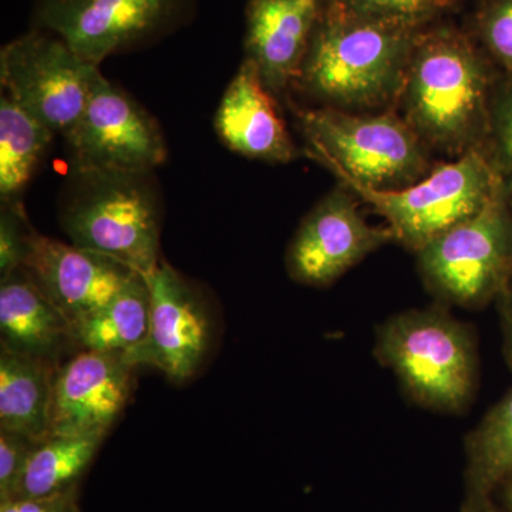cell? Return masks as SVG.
<instances>
[{
  "instance_id": "d4e9b609",
  "label": "cell",
  "mask_w": 512,
  "mask_h": 512,
  "mask_svg": "<svg viewBox=\"0 0 512 512\" xmlns=\"http://www.w3.org/2000/svg\"><path fill=\"white\" fill-rule=\"evenodd\" d=\"M480 35L488 53L512 80V0H491L485 6Z\"/></svg>"
},
{
  "instance_id": "f1b7e54d",
  "label": "cell",
  "mask_w": 512,
  "mask_h": 512,
  "mask_svg": "<svg viewBox=\"0 0 512 512\" xmlns=\"http://www.w3.org/2000/svg\"><path fill=\"white\" fill-rule=\"evenodd\" d=\"M495 303H497L501 329H503L505 359L512 369V284L505 289Z\"/></svg>"
},
{
  "instance_id": "7c38bea8",
  "label": "cell",
  "mask_w": 512,
  "mask_h": 512,
  "mask_svg": "<svg viewBox=\"0 0 512 512\" xmlns=\"http://www.w3.org/2000/svg\"><path fill=\"white\" fill-rule=\"evenodd\" d=\"M146 276L150 289L147 338L123 353L130 365L151 366L174 383L187 382L204 363L211 345V316L200 293L160 261Z\"/></svg>"
},
{
  "instance_id": "8992f818",
  "label": "cell",
  "mask_w": 512,
  "mask_h": 512,
  "mask_svg": "<svg viewBox=\"0 0 512 512\" xmlns=\"http://www.w3.org/2000/svg\"><path fill=\"white\" fill-rule=\"evenodd\" d=\"M148 174H86L64 207L70 244L150 274L160 264V207Z\"/></svg>"
},
{
  "instance_id": "52a82bcc",
  "label": "cell",
  "mask_w": 512,
  "mask_h": 512,
  "mask_svg": "<svg viewBox=\"0 0 512 512\" xmlns=\"http://www.w3.org/2000/svg\"><path fill=\"white\" fill-rule=\"evenodd\" d=\"M386 220L394 241L417 252L458 222L478 214L504 183L484 150L437 165L423 180L400 190L340 183Z\"/></svg>"
},
{
  "instance_id": "484cf974",
  "label": "cell",
  "mask_w": 512,
  "mask_h": 512,
  "mask_svg": "<svg viewBox=\"0 0 512 512\" xmlns=\"http://www.w3.org/2000/svg\"><path fill=\"white\" fill-rule=\"evenodd\" d=\"M32 229L28 227L22 205H2L0 215V278L6 279L22 269L28 254Z\"/></svg>"
},
{
  "instance_id": "ac0fdd59",
  "label": "cell",
  "mask_w": 512,
  "mask_h": 512,
  "mask_svg": "<svg viewBox=\"0 0 512 512\" xmlns=\"http://www.w3.org/2000/svg\"><path fill=\"white\" fill-rule=\"evenodd\" d=\"M57 367L0 349V430L37 443L49 439Z\"/></svg>"
},
{
  "instance_id": "ba28073f",
  "label": "cell",
  "mask_w": 512,
  "mask_h": 512,
  "mask_svg": "<svg viewBox=\"0 0 512 512\" xmlns=\"http://www.w3.org/2000/svg\"><path fill=\"white\" fill-rule=\"evenodd\" d=\"M97 72L99 67L45 30L19 36L0 52L6 96L63 138L82 117Z\"/></svg>"
},
{
  "instance_id": "d6986e66",
  "label": "cell",
  "mask_w": 512,
  "mask_h": 512,
  "mask_svg": "<svg viewBox=\"0 0 512 512\" xmlns=\"http://www.w3.org/2000/svg\"><path fill=\"white\" fill-rule=\"evenodd\" d=\"M464 443L461 510H474L493 501L497 488L512 476V390L491 407Z\"/></svg>"
},
{
  "instance_id": "f546056e",
  "label": "cell",
  "mask_w": 512,
  "mask_h": 512,
  "mask_svg": "<svg viewBox=\"0 0 512 512\" xmlns=\"http://www.w3.org/2000/svg\"><path fill=\"white\" fill-rule=\"evenodd\" d=\"M493 501L498 512H512V476L497 488Z\"/></svg>"
},
{
  "instance_id": "6da1fadb",
  "label": "cell",
  "mask_w": 512,
  "mask_h": 512,
  "mask_svg": "<svg viewBox=\"0 0 512 512\" xmlns=\"http://www.w3.org/2000/svg\"><path fill=\"white\" fill-rule=\"evenodd\" d=\"M419 30L356 18L328 3L295 80L325 107L353 111L399 101Z\"/></svg>"
},
{
  "instance_id": "ffe728a7",
  "label": "cell",
  "mask_w": 512,
  "mask_h": 512,
  "mask_svg": "<svg viewBox=\"0 0 512 512\" xmlns=\"http://www.w3.org/2000/svg\"><path fill=\"white\" fill-rule=\"evenodd\" d=\"M150 309L146 276L136 272L107 305L72 326L74 349L130 352L147 338Z\"/></svg>"
},
{
  "instance_id": "8fae6325",
  "label": "cell",
  "mask_w": 512,
  "mask_h": 512,
  "mask_svg": "<svg viewBox=\"0 0 512 512\" xmlns=\"http://www.w3.org/2000/svg\"><path fill=\"white\" fill-rule=\"evenodd\" d=\"M392 241L390 228L370 225L353 192L340 185L302 221L286 252V269L298 284L326 288Z\"/></svg>"
},
{
  "instance_id": "7a4b0ae2",
  "label": "cell",
  "mask_w": 512,
  "mask_h": 512,
  "mask_svg": "<svg viewBox=\"0 0 512 512\" xmlns=\"http://www.w3.org/2000/svg\"><path fill=\"white\" fill-rule=\"evenodd\" d=\"M491 94L488 64L467 37L450 29L420 33L399 103L427 147L454 156L484 150Z\"/></svg>"
},
{
  "instance_id": "1f68e13d",
  "label": "cell",
  "mask_w": 512,
  "mask_h": 512,
  "mask_svg": "<svg viewBox=\"0 0 512 512\" xmlns=\"http://www.w3.org/2000/svg\"><path fill=\"white\" fill-rule=\"evenodd\" d=\"M328 3L339 2V0H326Z\"/></svg>"
},
{
  "instance_id": "3957f363",
  "label": "cell",
  "mask_w": 512,
  "mask_h": 512,
  "mask_svg": "<svg viewBox=\"0 0 512 512\" xmlns=\"http://www.w3.org/2000/svg\"><path fill=\"white\" fill-rule=\"evenodd\" d=\"M377 362L404 394L431 412L461 414L476 400L480 355L476 332L437 303L397 313L376 329Z\"/></svg>"
},
{
  "instance_id": "30bf717a",
  "label": "cell",
  "mask_w": 512,
  "mask_h": 512,
  "mask_svg": "<svg viewBox=\"0 0 512 512\" xmlns=\"http://www.w3.org/2000/svg\"><path fill=\"white\" fill-rule=\"evenodd\" d=\"M188 0H39L37 29L67 43L87 63L157 35L177 20Z\"/></svg>"
},
{
  "instance_id": "83f0119b",
  "label": "cell",
  "mask_w": 512,
  "mask_h": 512,
  "mask_svg": "<svg viewBox=\"0 0 512 512\" xmlns=\"http://www.w3.org/2000/svg\"><path fill=\"white\" fill-rule=\"evenodd\" d=\"M0 512H80L79 487L47 497L5 501L0 503Z\"/></svg>"
},
{
  "instance_id": "5b68a950",
  "label": "cell",
  "mask_w": 512,
  "mask_h": 512,
  "mask_svg": "<svg viewBox=\"0 0 512 512\" xmlns=\"http://www.w3.org/2000/svg\"><path fill=\"white\" fill-rule=\"evenodd\" d=\"M427 291L443 306L477 309L512 284V194L503 185L474 215L416 252Z\"/></svg>"
},
{
  "instance_id": "e0dca14e",
  "label": "cell",
  "mask_w": 512,
  "mask_h": 512,
  "mask_svg": "<svg viewBox=\"0 0 512 512\" xmlns=\"http://www.w3.org/2000/svg\"><path fill=\"white\" fill-rule=\"evenodd\" d=\"M0 349L60 366L76 353L72 325L19 269L0 282Z\"/></svg>"
},
{
  "instance_id": "7402d4cb",
  "label": "cell",
  "mask_w": 512,
  "mask_h": 512,
  "mask_svg": "<svg viewBox=\"0 0 512 512\" xmlns=\"http://www.w3.org/2000/svg\"><path fill=\"white\" fill-rule=\"evenodd\" d=\"M104 439V436H50L37 444L12 500L47 497L79 487Z\"/></svg>"
},
{
  "instance_id": "cb8c5ba5",
  "label": "cell",
  "mask_w": 512,
  "mask_h": 512,
  "mask_svg": "<svg viewBox=\"0 0 512 512\" xmlns=\"http://www.w3.org/2000/svg\"><path fill=\"white\" fill-rule=\"evenodd\" d=\"M484 153L512 194V80L493 90Z\"/></svg>"
},
{
  "instance_id": "9a60e30c",
  "label": "cell",
  "mask_w": 512,
  "mask_h": 512,
  "mask_svg": "<svg viewBox=\"0 0 512 512\" xmlns=\"http://www.w3.org/2000/svg\"><path fill=\"white\" fill-rule=\"evenodd\" d=\"M326 5V0H249L245 57L275 97L298 79Z\"/></svg>"
},
{
  "instance_id": "5bb4252c",
  "label": "cell",
  "mask_w": 512,
  "mask_h": 512,
  "mask_svg": "<svg viewBox=\"0 0 512 512\" xmlns=\"http://www.w3.org/2000/svg\"><path fill=\"white\" fill-rule=\"evenodd\" d=\"M22 269L72 326L107 305L136 274L106 256L35 231Z\"/></svg>"
},
{
  "instance_id": "9c48e42d",
  "label": "cell",
  "mask_w": 512,
  "mask_h": 512,
  "mask_svg": "<svg viewBox=\"0 0 512 512\" xmlns=\"http://www.w3.org/2000/svg\"><path fill=\"white\" fill-rule=\"evenodd\" d=\"M74 170L86 174H150L167 147L150 114L99 72L82 117L64 137Z\"/></svg>"
},
{
  "instance_id": "2e32d148",
  "label": "cell",
  "mask_w": 512,
  "mask_h": 512,
  "mask_svg": "<svg viewBox=\"0 0 512 512\" xmlns=\"http://www.w3.org/2000/svg\"><path fill=\"white\" fill-rule=\"evenodd\" d=\"M275 99L255 64L245 57L215 114V130L222 143L251 160L291 163L296 148Z\"/></svg>"
},
{
  "instance_id": "4fadbf2b",
  "label": "cell",
  "mask_w": 512,
  "mask_h": 512,
  "mask_svg": "<svg viewBox=\"0 0 512 512\" xmlns=\"http://www.w3.org/2000/svg\"><path fill=\"white\" fill-rule=\"evenodd\" d=\"M123 353L80 350L57 367L50 436H107L133 392Z\"/></svg>"
},
{
  "instance_id": "603a6c76",
  "label": "cell",
  "mask_w": 512,
  "mask_h": 512,
  "mask_svg": "<svg viewBox=\"0 0 512 512\" xmlns=\"http://www.w3.org/2000/svg\"><path fill=\"white\" fill-rule=\"evenodd\" d=\"M454 0H339L340 8L356 18L397 28L419 30Z\"/></svg>"
},
{
  "instance_id": "44dd1931",
  "label": "cell",
  "mask_w": 512,
  "mask_h": 512,
  "mask_svg": "<svg viewBox=\"0 0 512 512\" xmlns=\"http://www.w3.org/2000/svg\"><path fill=\"white\" fill-rule=\"evenodd\" d=\"M56 134L42 121L2 94L0 99V200L20 204L19 198L45 157Z\"/></svg>"
},
{
  "instance_id": "277c9868",
  "label": "cell",
  "mask_w": 512,
  "mask_h": 512,
  "mask_svg": "<svg viewBox=\"0 0 512 512\" xmlns=\"http://www.w3.org/2000/svg\"><path fill=\"white\" fill-rule=\"evenodd\" d=\"M306 154L338 177L373 190H400L431 173L429 147L399 114L298 110Z\"/></svg>"
},
{
  "instance_id": "4dcf8cb0",
  "label": "cell",
  "mask_w": 512,
  "mask_h": 512,
  "mask_svg": "<svg viewBox=\"0 0 512 512\" xmlns=\"http://www.w3.org/2000/svg\"><path fill=\"white\" fill-rule=\"evenodd\" d=\"M460 512H498L497 507H495L494 501H490L483 505V507L474 508V510H460Z\"/></svg>"
},
{
  "instance_id": "4316f807",
  "label": "cell",
  "mask_w": 512,
  "mask_h": 512,
  "mask_svg": "<svg viewBox=\"0 0 512 512\" xmlns=\"http://www.w3.org/2000/svg\"><path fill=\"white\" fill-rule=\"evenodd\" d=\"M37 441L0 430V503L12 500Z\"/></svg>"
}]
</instances>
